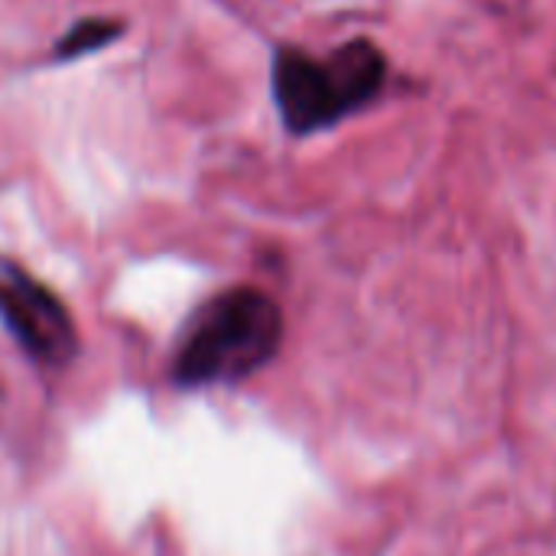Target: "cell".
<instances>
[{
  "label": "cell",
  "instance_id": "1",
  "mask_svg": "<svg viewBox=\"0 0 556 556\" xmlns=\"http://www.w3.org/2000/svg\"><path fill=\"white\" fill-rule=\"evenodd\" d=\"M283 345V309L257 287H231L195 309L173 355L179 388L238 384L267 368Z\"/></svg>",
  "mask_w": 556,
  "mask_h": 556
},
{
  "label": "cell",
  "instance_id": "2",
  "mask_svg": "<svg viewBox=\"0 0 556 556\" xmlns=\"http://www.w3.org/2000/svg\"><path fill=\"white\" fill-rule=\"evenodd\" d=\"M388 85V55L371 39H349L329 59L280 46L270 65L277 114L293 137L336 127L368 108Z\"/></svg>",
  "mask_w": 556,
  "mask_h": 556
},
{
  "label": "cell",
  "instance_id": "3",
  "mask_svg": "<svg viewBox=\"0 0 556 556\" xmlns=\"http://www.w3.org/2000/svg\"><path fill=\"white\" fill-rule=\"evenodd\" d=\"M0 323L39 368H65L78 332L65 303L16 261L0 254Z\"/></svg>",
  "mask_w": 556,
  "mask_h": 556
},
{
  "label": "cell",
  "instance_id": "4",
  "mask_svg": "<svg viewBox=\"0 0 556 556\" xmlns=\"http://www.w3.org/2000/svg\"><path fill=\"white\" fill-rule=\"evenodd\" d=\"M124 33V23L117 20H101V16H88L72 23V29L55 42V59L68 62V59H81L91 55L98 49H104L108 42H114Z\"/></svg>",
  "mask_w": 556,
  "mask_h": 556
}]
</instances>
